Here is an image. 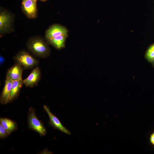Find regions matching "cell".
<instances>
[{"instance_id": "obj_13", "label": "cell", "mask_w": 154, "mask_h": 154, "mask_svg": "<svg viewBox=\"0 0 154 154\" xmlns=\"http://www.w3.org/2000/svg\"><path fill=\"white\" fill-rule=\"evenodd\" d=\"M0 124L10 134L16 130L17 125L16 122L8 118H1L0 119Z\"/></svg>"}, {"instance_id": "obj_11", "label": "cell", "mask_w": 154, "mask_h": 154, "mask_svg": "<svg viewBox=\"0 0 154 154\" xmlns=\"http://www.w3.org/2000/svg\"><path fill=\"white\" fill-rule=\"evenodd\" d=\"M68 34L56 36L47 41L55 48L61 50L65 47V43Z\"/></svg>"}, {"instance_id": "obj_4", "label": "cell", "mask_w": 154, "mask_h": 154, "mask_svg": "<svg viewBox=\"0 0 154 154\" xmlns=\"http://www.w3.org/2000/svg\"><path fill=\"white\" fill-rule=\"evenodd\" d=\"M13 16L11 13L2 8L0 11V35L10 32L12 29Z\"/></svg>"}, {"instance_id": "obj_19", "label": "cell", "mask_w": 154, "mask_h": 154, "mask_svg": "<svg viewBox=\"0 0 154 154\" xmlns=\"http://www.w3.org/2000/svg\"><path fill=\"white\" fill-rule=\"evenodd\" d=\"M40 0L42 1H45L47 0Z\"/></svg>"}, {"instance_id": "obj_3", "label": "cell", "mask_w": 154, "mask_h": 154, "mask_svg": "<svg viewBox=\"0 0 154 154\" xmlns=\"http://www.w3.org/2000/svg\"><path fill=\"white\" fill-rule=\"evenodd\" d=\"M28 121L29 128L30 129L37 132L41 137L46 134V130L36 116L35 109L33 107L29 110Z\"/></svg>"}, {"instance_id": "obj_9", "label": "cell", "mask_w": 154, "mask_h": 154, "mask_svg": "<svg viewBox=\"0 0 154 154\" xmlns=\"http://www.w3.org/2000/svg\"><path fill=\"white\" fill-rule=\"evenodd\" d=\"M23 69L20 65L15 63L7 70L6 74V77L13 81L22 79Z\"/></svg>"}, {"instance_id": "obj_2", "label": "cell", "mask_w": 154, "mask_h": 154, "mask_svg": "<svg viewBox=\"0 0 154 154\" xmlns=\"http://www.w3.org/2000/svg\"><path fill=\"white\" fill-rule=\"evenodd\" d=\"M15 63L20 65L23 69H31L35 67L39 60L25 50L19 51L13 57Z\"/></svg>"}, {"instance_id": "obj_18", "label": "cell", "mask_w": 154, "mask_h": 154, "mask_svg": "<svg viewBox=\"0 0 154 154\" xmlns=\"http://www.w3.org/2000/svg\"><path fill=\"white\" fill-rule=\"evenodd\" d=\"M150 62L152 64L153 66L154 67V57L151 60Z\"/></svg>"}, {"instance_id": "obj_15", "label": "cell", "mask_w": 154, "mask_h": 154, "mask_svg": "<svg viewBox=\"0 0 154 154\" xmlns=\"http://www.w3.org/2000/svg\"><path fill=\"white\" fill-rule=\"evenodd\" d=\"M10 134L0 124V138L3 139L8 137Z\"/></svg>"}, {"instance_id": "obj_1", "label": "cell", "mask_w": 154, "mask_h": 154, "mask_svg": "<svg viewBox=\"0 0 154 154\" xmlns=\"http://www.w3.org/2000/svg\"><path fill=\"white\" fill-rule=\"evenodd\" d=\"M28 51L33 55L41 58H46L50 54V49L48 42L42 37L33 36L30 37L26 44Z\"/></svg>"}, {"instance_id": "obj_12", "label": "cell", "mask_w": 154, "mask_h": 154, "mask_svg": "<svg viewBox=\"0 0 154 154\" xmlns=\"http://www.w3.org/2000/svg\"><path fill=\"white\" fill-rule=\"evenodd\" d=\"M23 84L22 79L13 81L8 103L12 102L17 97Z\"/></svg>"}, {"instance_id": "obj_7", "label": "cell", "mask_w": 154, "mask_h": 154, "mask_svg": "<svg viewBox=\"0 0 154 154\" xmlns=\"http://www.w3.org/2000/svg\"><path fill=\"white\" fill-rule=\"evenodd\" d=\"M68 31L64 26L59 24H54L49 27L45 34L46 41L56 36L68 34Z\"/></svg>"}, {"instance_id": "obj_5", "label": "cell", "mask_w": 154, "mask_h": 154, "mask_svg": "<svg viewBox=\"0 0 154 154\" xmlns=\"http://www.w3.org/2000/svg\"><path fill=\"white\" fill-rule=\"evenodd\" d=\"M21 9L28 18L34 19L37 17V8L36 2L31 0H22Z\"/></svg>"}, {"instance_id": "obj_14", "label": "cell", "mask_w": 154, "mask_h": 154, "mask_svg": "<svg viewBox=\"0 0 154 154\" xmlns=\"http://www.w3.org/2000/svg\"><path fill=\"white\" fill-rule=\"evenodd\" d=\"M145 56L147 61L150 62L154 57V44L151 45L148 48L146 52Z\"/></svg>"}, {"instance_id": "obj_20", "label": "cell", "mask_w": 154, "mask_h": 154, "mask_svg": "<svg viewBox=\"0 0 154 154\" xmlns=\"http://www.w3.org/2000/svg\"><path fill=\"white\" fill-rule=\"evenodd\" d=\"M31 0L34 1L35 2H37V0Z\"/></svg>"}, {"instance_id": "obj_16", "label": "cell", "mask_w": 154, "mask_h": 154, "mask_svg": "<svg viewBox=\"0 0 154 154\" xmlns=\"http://www.w3.org/2000/svg\"><path fill=\"white\" fill-rule=\"evenodd\" d=\"M150 140L151 143L154 145V133H152L151 135Z\"/></svg>"}, {"instance_id": "obj_6", "label": "cell", "mask_w": 154, "mask_h": 154, "mask_svg": "<svg viewBox=\"0 0 154 154\" xmlns=\"http://www.w3.org/2000/svg\"><path fill=\"white\" fill-rule=\"evenodd\" d=\"M43 108L49 118V125L66 134L71 135V132L62 124L59 119L51 112L47 106L44 105Z\"/></svg>"}, {"instance_id": "obj_17", "label": "cell", "mask_w": 154, "mask_h": 154, "mask_svg": "<svg viewBox=\"0 0 154 154\" xmlns=\"http://www.w3.org/2000/svg\"><path fill=\"white\" fill-rule=\"evenodd\" d=\"M5 62V59L4 57L2 55H0V66L2 65V64Z\"/></svg>"}, {"instance_id": "obj_8", "label": "cell", "mask_w": 154, "mask_h": 154, "mask_svg": "<svg viewBox=\"0 0 154 154\" xmlns=\"http://www.w3.org/2000/svg\"><path fill=\"white\" fill-rule=\"evenodd\" d=\"M41 77L40 70L38 67L36 66L26 78L23 80V84L27 87L33 88L37 85Z\"/></svg>"}, {"instance_id": "obj_10", "label": "cell", "mask_w": 154, "mask_h": 154, "mask_svg": "<svg viewBox=\"0 0 154 154\" xmlns=\"http://www.w3.org/2000/svg\"><path fill=\"white\" fill-rule=\"evenodd\" d=\"M13 81L10 79L6 77L4 86L0 97V102L2 104L5 105L8 103Z\"/></svg>"}]
</instances>
